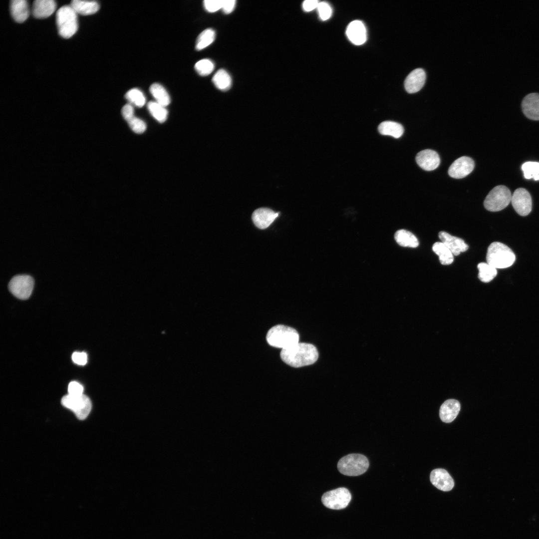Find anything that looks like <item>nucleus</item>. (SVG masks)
Here are the masks:
<instances>
[{
	"mask_svg": "<svg viewBox=\"0 0 539 539\" xmlns=\"http://www.w3.org/2000/svg\"><path fill=\"white\" fill-rule=\"evenodd\" d=\"M215 68L213 62L209 59H203L196 63L195 69L201 76L209 75Z\"/></svg>",
	"mask_w": 539,
	"mask_h": 539,
	"instance_id": "473e14b6",
	"label": "nucleus"
},
{
	"mask_svg": "<svg viewBox=\"0 0 539 539\" xmlns=\"http://www.w3.org/2000/svg\"><path fill=\"white\" fill-rule=\"evenodd\" d=\"M317 8L321 20H326L330 17L332 9L328 3L324 1L320 2L318 3Z\"/></svg>",
	"mask_w": 539,
	"mask_h": 539,
	"instance_id": "f704fd0d",
	"label": "nucleus"
},
{
	"mask_svg": "<svg viewBox=\"0 0 539 539\" xmlns=\"http://www.w3.org/2000/svg\"><path fill=\"white\" fill-rule=\"evenodd\" d=\"M278 214L270 209L261 208L253 212L252 220L257 227L260 229H265L269 227L278 216Z\"/></svg>",
	"mask_w": 539,
	"mask_h": 539,
	"instance_id": "dca6fc26",
	"label": "nucleus"
},
{
	"mask_svg": "<svg viewBox=\"0 0 539 539\" xmlns=\"http://www.w3.org/2000/svg\"><path fill=\"white\" fill-rule=\"evenodd\" d=\"M460 410V404L458 400L453 399L447 400L440 407V417L443 422L450 423L456 418Z\"/></svg>",
	"mask_w": 539,
	"mask_h": 539,
	"instance_id": "6ab92c4d",
	"label": "nucleus"
},
{
	"mask_svg": "<svg viewBox=\"0 0 539 539\" xmlns=\"http://www.w3.org/2000/svg\"><path fill=\"white\" fill-rule=\"evenodd\" d=\"M147 108L151 115L159 122L163 123L166 120L168 111L165 106L156 101H150Z\"/></svg>",
	"mask_w": 539,
	"mask_h": 539,
	"instance_id": "cd10ccee",
	"label": "nucleus"
},
{
	"mask_svg": "<svg viewBox=\"0 0 539 539\" xmlns=\"http://www.w3.org/2000/svg\"><path fill=\"white\" fill-rule=\"evenodd\" d=\"M149 90L156 100V102L166 107L170 103V97L165 88L160 84L153 83L150 88Z\"/></svg>",
	"mask_w": 539,
	"mask_h": 539,
	"instance_id": "393cba45",
	"label": "nucleus"
},
{
	"mask_svg": "<svg viewBox=\"0 0 539 539\" xmlns=\"http://www.w3.org/2000/svg\"><path fill=\"white\" fill-rule=\"evenodd\" d=\"M318 3L316 0H306L303 2L302 8L305 11H310L317 8Z\"/></svg>",
	"mask_w": 539,
	"mask_h": 539,
	"instance_id": "a19ab883",
	"label": "nucleus"
},
{
	"mask_svg": "<svg viewBox=\"0 0 539 539\" xmlns=\"http://www.w3.org/2000/svg\"><path fill=\"white\" fill-rule=\"evenodd\" d=\"M426 79V74L421 68H417L411 71L405 79L404 85L406 90L409 93L419 91L423 86Z\"/></svg>",
	"mask_w": 539,
	"mask_h": 539,
	"instance_id": "f3484780",
	"label": "nucleus"
},
{
	"mask_svg": "<svg viewBox=\"0 0 539 539\" xmlns=\"http://www.w3.org/2000/svg\"><path fill=\"white\" fill-rule=\"evenodd\" d=\"M369 461L364 455L351 454L344 456L338 462L337 468L341 474L356 476L364 473L369 467Z\"/></svg>",
	"mask_w": 539,
	"mask_h": 539,
	"instance_id": "39448f33",
	"label": "nucleus"
},
{
	"mask_svg": "<svg viewBox=\"0 0 539 539\" xmlns=\"http://www.w3.org/2000/svg\"><path fill=\"white\" fill-rule=\"evenodd\" d=\"M73 361L79 365H84L87 362V355L84 352H75L72 355Z\"/></svg>",
	"mask_w": 539,
	"mask_h": 539,
	"instance_id": "4c0bfd02",
	"label": "nucleus"
},
{
	"mask_svg": "<svg viewBox=\"0 0 539 539\" xmlns=\"http://www.w3.org/2000/svg\"><path fill=\"white\" fill-rule=\"evenodd\" d=\"M71 6L77 14L88 15L96 13L99 9V4L95 0H73Z\"/></svg>",
	"mask_w": 539,
	"mask_h": 539,
	"instance_id": "4be33fe9",
	"label": "nucleus"
},
{
	"mask_svg": "<svg viewBox=\"0 0 539 539\" xmlns=\"http://www.w3.org/2000/svg\"><path fill=\"white\" fill-rule=\"evenodd\" d=\"M474 167L475 163L472 158L462 156L451 164L448 169V174L452 178L461 179L471 173Z\"/></svg>",
	"mask_w": 539,
	"mask_h": 539,
	"instance_id": "9b49d317",
	"label": "nucleus"
},
{
	"mask_svg": "<svg viewBox=\"0 0 539 539\" xmlns=\"http://www.w3.org/2000/svg\"><path fill=\"white\" fill-rule=\"evenodd\" d=\"M522 108L527 117L539 120V93L534 92L527 95L522 102Z\"/></svg>",
	"mask_w": 539,
	"mask_h": 539,
	"instance_id": "4468645a",
	"label": "nucleus"
},
{
	"mask_svg": "<svg viewBox=\"0 0 539 539\" xmlns=\"http://www.w3.org/2000/svg\"><path fill=\"white\" fill-rule=\"evenodd\" d=\"M203 2L207 11L214 12L222 8L223 0H205Z\"/></svg>",
	"mask_w": 539,
	"mask_h": 539,
	"instance_id": "c9c22d12",
	"label": "nucleus"
},
{
	"mask_svg": "<svg viewBox=\"0 0 539 539\" xmlns=\"http://www.w3.org/2000/svg\"><path fill=\"white\" fill-rule=\"evenodd\" d=\"M432 250L439 256L442 265H448L453 263L454 257L452 253L442 242L434 243Z\"/></svg>",
	"mask_w": 539,
	"mask_h": 539,
	"instance_id": "a878e982",
	"label": "nucleus"
},
{
	"mask_svg": "<svg viewBox=\"0 0 539 539\" xmlns=\"http://www.w3.org/2000/svg\"><path fill=\"white\" fill-rule=\"evenodd\" d=\"M121 113L126 121L134 116V110L132 105L130 104L125 105L122 109Z\"/></svg>",
	"mask_w": 539,
	"mask_h": 539,
	"instance_id": "58836bf2",
	"label": "nucleus"
},
{
	"mask_svg": "<svg viewBox=\"0 0 539 539\" xmlns=\"http://www.w3.org/2000/svg\"><path fill=\"white\" fill-rule=\"evenodd\" d=\"M430 481L433 485L443 491H449L454 486V482L448 472L443 469H436L431 471Z\"/></svg>",
	"mask_w": 539,
	"mask_h": 539,
	"instance_id": "ddd939ff",
	"label": "nucleus"
},
{
	"mask_svg": "<svg viewBox=\"0 0 539 539\" xmlns=\"http://www.w3.org/2000/svg\"><path fill=\"white\" fill-rule=\"evenodd\" d=\"M486 260L488 264L496 269H505L513 265L516 260V256L507 246L495 242L489 246Z\"/></svg>",
	"mask_w": 539,
	"mask_h": 539,
	"instance_id": "7ed1b4c3",
	"label": "nucleus"
},
{
	"mask_svg": "<svg viewBox=\"0 0 539 539\" xmlns=\"http://www.w3.org/2000/svg\"><path fill=\"white\" fill-rule=\"evenodd\" d=\"M351 499L349 490L343 487L328 491L321 497L322 504L326 507L333 510L345 508Z\"/></svg>",
	"mask_w": 539,
	"mask_h": 539,
	"instance_id": "6e6552de",
	"label": "nucleus"
},
{
	"mask_svg": "<svg viewBox=\"0 0 539 539\" xmlns=\"http://www.w3.org/2000/svg\"><path fill=\"white\" fill-rule=\"evenodd\" d=\"M125 97L130 103L138 107H142L146 102L144 94L138 88H132L128 91Z\"/></svg>",
	"mask_w": 539,
	"mask_h": 539,
	"instance_id": "7c9ffc66",
	"label": "nucleus"
},
{
	"mask_svg": "<svg viewBox=\"0 0 539 539\" xmlns=\"http://www.w3.org/2000/svg\"><path fill=\"white\" fill-rule=\"evenodd\" d=\"M62 405L72 411L79 420L85 419L89 415L92 408L90 399L85 395L64 396L61 400Z\"/></svg>",
	"mask_w": 539,
	"mask_h": 539,
	"instance_id": "0eeeda50",
	"label": "nucleus"
},
{
	"mask_svg": "<svg viewBox=\"0 0 539 539\" xmlns=\"http://www.w3.org/2000/svg\"><path fill=\"white\" fill-rule=\"evenodd\" d=\"M212 81L215 86L222 91L228 90L232 85V79L230 74L223 69L217 71L213 77Z\"/></svg>",
	"mask_w": 539,
	"mask_h": 539,
	"instance_id": "bb28decb",
	"label": "nucleus"
},
{
	"mask_svg": "<svg viewBox=\"0 0 539 539\" xmlns=\"http://www.w3.org/2000/svg\"><path fill=\"white\" fill-rule=\"evenodd\" d=\"M522 169L526 179L533 178L535 180H539V163L527 162L523 164Z\"/></svg>",
	"mask_w": 539,
	"mask_h": 539,
	"instance_id": "2f4dec72",
	"label": "nucleus"
},
{
	"mask_svg": "<svg viewBox=\"0 0 539 539\" xmlns=\"http://www.w3.org/2000/svg\"><path fill=\"white\" fill-rule=\"evenodd\" d=\"M395 240L402 247L416 248L419 242L416 236L410 232L401 229L397 231L394 236Z\"/></svg>",
	"mask_w": 539,
	"mask_h": 539,
	"instance_id": "b1692460",
	"label": "nucleus"
},
{
	"mask_svg": "<svg viewBox=\"0 0 539 539\" xmlns=\"http://www.w3.org/2000/svg\"><path fill=\"white\" fill-rule=\"evenodd\" d=\"M236 1L235 0H223L222 10L226 14L232 12L235 9Z\"/></svg>",
	"mask_w": 539,
	"mask_h": 539,
	"instance_id": "ea45409f",
	"label": "nucleus"
},
{
	"mask_svg": "<svg viewBox=\"0 0 539 539\" xmlns=\"http://www.w3.org/2000/svg\"><path fill=\"white\" fill-rule=\"evenodd\" d=\"M511 202L515 210L521 216H527L532 211L531 196L524 188H520L515 191L512 196Z\"/></svg>",
	"mask_w": 539,
	"mask_h": 539,
	"instance_id": "9d476101",
	"label": "nucleus"
},
{
	"mask_svg": "<svg viewBox=\"0 0 539 539\" xmlns=\"http://www.w3.org/2000/svg\"><path fill=\"white\" fill-rule=\"evenodd\" d=\"M346 35L349 40L355 45L363 44L366 40L367 34L365 26L360 20L351 22L346 29Z\"/></svg>",
	"mask_w": 539,
	"mask_h": 539,
	"instance_id": "2eb2a0df",
	"label": "nucleus"
},
{
	"mask_svg": "<svg viewBox=\"0 0 539 539\" xmlns=\"http://www.w3.org/2000/svg\"><path fill=\"white\" fill-rule=\"evenodd\" d=\"M280 356L287 365L298 368L315 363L318 359V352L312 344L298 342L287 348L281 349Z\"/></svg>",
	"mask_w": 539,
	"mask_h": 539,
	"instance_id": "f257e3e1",
	"label": "nucleus"
},
{
	"mask_svg": "<svg viewBox=\"0 0 539 539\" xmlns=\"http://www.w3.org/2000/svg\"><path fill=\"white\" fill-rule=\"evenodd\" d=\"M10 11L13 19L18 23L24 22L28 17L29 10L25 0H12L10 2Z\"/></svg>",
	"mask_w": 539,
	"mask_h": 539,
	"instance_id": "412c9836",
	"label": "nucleus"
},
{
	"mask_svg": "<svg viewBox=\"0 0 539 539\" xmlns=\"http://www.w3.org/2000/svg\"><path fill=\"white\" fill-rule=\"evenodd\" d=\"M418 165L425 171H432L436 169L440 163L438 154L431 149H425L418 152L416 156Z\"/></svg>",
	"mask_w": 539,
	"mask_h": 539,
	"instance_id": "f8f14e48",
	"label": "nucleus"
},
{
	"mask_svg": "<svg viewBox=\"0 0 539 539\" xmlns=\"http://www.w3.org/2000/svg\"><path fill=\"white\" fill-rule=\"evenodd\" d=\"M299 335L293 328L282 324L272 327L268 331L266 339L271 346L287 348L299 342Z\"/></svg>",
	"mask_w": 539,
	"mask_h": 539,
	"instance_id": "f03ea898",
	"label": "nucleus"
},
{
	"mask_svg": "<svg viewBox=\"0 0 539 539\" xmlns=\"http://www.w3.org/2000/svg\"><path fill=\"white\" fill-rule=\"evenodd\" d=\"M56 22L59 34L69 38L78 29L77 13L70 5L62 6L56 12Z\"/></svg>",
	"mask_w": 539,
	"mask_h": 539,
	"instance_id": "20e7f679",
	"label": "nucleus"
},
{
	"mask_svg": "<svg viewBox=\"0 0 539 539\" xmlns=\"http://www.w3.org/2000/svg\"><path fill=\"white\" fill-rule=\"evenodd\" d=\"M512 196L508 188L503 185L497 186L486 196L484 202V207L491 212L501 211L511 202Z\"/></svg>",
	"mask_w": 539,
	"mask_h": 539,
	"instance_id": "423d86ee",
	"label": "nucleus"
},
{
	"mask_svg": "<svg viewBox=\"0 0 539 539\" xmlns=\"http://www.w3.org/2000/svg\"><path fill=\"white\" fill-rule=\"evenodd\" d=\"M378 130L381 135H389L395 138L400 137L404 132V128L401 124L391 121L381 123L378 126Z\"/></svg>",
	"mask_w": 539,
	"mask_h": 539,
	"instance_id": "5701e85b",
	"label": "nucleus"
},
{
	"mask_svg": "<svg viewBox=\"0 0 539 539\" xmlns=\"http://www.w3.org/2000/svg\"><path fill=\"white\" fill-rule=\"evenodd\" d=\"M215 36V31L213 29H205L199 34L197 39L196 49L197 50H201L206 48L214 41Z\"/></svg>",
	"mask_w": 539,
	"mask_h": 539,
	"instance_id": "c756f323",
	"label": "nucleus"
},
{
	"mask_svg": "<svg viewBox=\"0 0 539 539\" xmlns=\"http://www.w3.org/2000/svg\"><path fill=\"white\" fill-rule=\"evenodd\" d=\"M56 3L53 0H35L33 3L32 14L37 18H46L55 10Z\"/></svg>",
	"mask_w": 539,
	"mask_h": 539,
	"instance_id": "aec40b11",
	"label": "nucleus"
},
{
	"mask_svg": "<svg viewBox=\"0 0 539 539\" xmlns=\"http://www.w3.org/2000/svg\"><path fill=\"white\" fill-rule=\"evenodd\" d=\"M34 286V279L30 275L20 274L13 276L9 281L8 287L16 297L26 299L30 296Z\"/></svg>",
	"mask_w": 539,
	"mask_h": 539,
	"instance_id": "1a4fd4ad",
	"label": "nucleus"
},
{
	"mask_svg": "<svg viewBox=\"0 0 539 539\" xmlns=\"http://www.w3.org/2000/svg\"><path fill=\"white\" fill-rule=\"evenodd\" d=\"M478 277L484 282L491 281L497 274V269L488 263H481L478 265Z\"/></svg>",
	"mask_w": 539,
	"mask_h": 539,
	"instance_id": "c85d7f7f",
	"label": "nucleus"
},
{
	"mask_svg": "<svg viewBox=\"0 0 539 539\" xmlns=\"http://www.w3.org/2000/svg\"><path fill=\"white\" fill-rule=\"evenodd\" d=\"M439 237L454 256H458L461 253L464 252L468 249V246L463 240L452 236L447 232H440Z\"/></svg>",
	"mask_w": 539,
	"mask_h": 539,
	"instance_id": "a211bd4d",
	"label": "nucleus"
},
{
	"mask_svg": "<svg viewBox=\"0 0 539 539\" xmlns=\"http://www.w3.org/2000/svg\"><path fill=\"white\" fill-rule=\"evenodd\" d=\"M131 129L137 134L143 133L146 129V123L135 116L127 121Z\"/></svg>",
	"mask_w": 539,
	"mask_h": 539,
	"instance_id": "72a5a7b5",
	"label": "nucleus"
},
{
	"mask_svg": "<svg viewBox=\"0 0 539 539\" xmlns=\"http://www.w3.org/2000/svg\"><path fill=\"white\" fill-rule=\"evenodd\" d=\"M83 387L76 381H72L68 386V394L73 396H79L83 394Z\"/></svg>",
	"mask_w": 539,
	"mask_h": 539,
	"instance_id": "e433bc0d",
	"label": "nucleus"
}]
</instances>
